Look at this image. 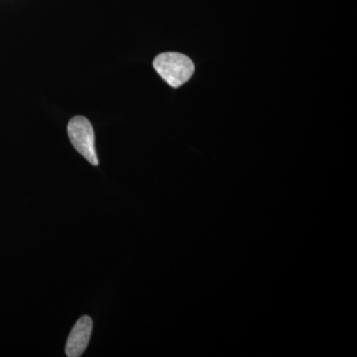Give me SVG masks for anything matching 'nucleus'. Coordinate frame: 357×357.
Masks as SVG:
<instances>
[{
  "label": "nucleus",
  "mask_w": 357,
  "mask_h": 357,
  "mask_svg": "<svg viewBox=\"0 0 357 357\" xmlns=\"http://www.w3.org/2000/svg\"><path fill=\"white\" fill-rule=\"evenodd\" d=\"M154 69L172 88H178L191 79L195 72L192 61L183 54L166 52L155 58Z\"/></svg>",
  "instance_id": "obj_1"
},
{
  "label": "nucleus",
  "mask_w": 357,
  "mask_h": 357,
  "mask_svg": "<svg viewBox=\"0 0 357 357\" xmlns=\"http://www.w3.org/2000/svg\"><path fill=\"white\" fill-rule=\"evenodd\" d=\"M93 332V319L89 316L82 317L73 328L66 344V356L79 357L84 354Z\"/></svg>",
  "instance_id": "obj_3"
},
{
  "label": "nucleus",
  "mask_w": 357,
  "mask_h": 357,
  "mask_svg": "<svg viewBox=\"0 0 357 357\" xmlns=\"http://www.w3.org/2000/svg\"><path fill=\"white\" fill-rule=\"evenodd\" d=\"M68 135L73 146L91 165L98 166L95 147V132L91 122L84 116H76L68 124Z\"/></svg>",
  "instance_id": "obj_2"
}]
</instances>
